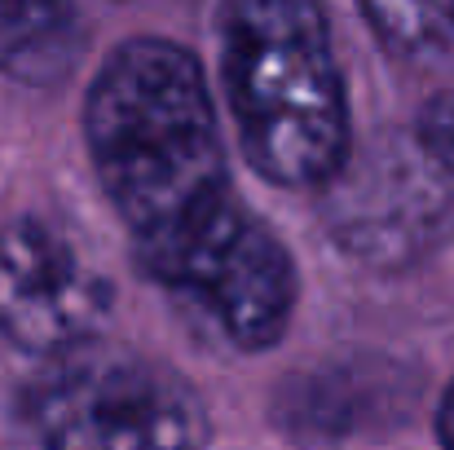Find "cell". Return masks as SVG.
<instances>
[{
  "label": "cell",
  "mask_w": 454,
  "mask_h": 450,
  "mask_svg": "<svg viewBox=\"0 0 454 450\" xmlns=\"http://www.w3.org/2000/svg\"><path fill=\"white\" fill-rule=\"evenodd\" d=\"M437 438H442L446 450H454V380L446 389V398H442V411H437Z\"/></svg>",
  "instance_id": "cell-8"
},
{
  "label": "cell",
  "mask_w": 454,
  "mask_h": 450,
  "mask_svg": "<svg viewBox=\"0 0 454 450\" xmlns=\"http://www.w3.org/2000/svg\"><path fill=\"white\" fill-rule=\"evenodd\" d=\"M393 53H454V0H357Z\"/></svg>",
  "instance_id": "cell-6"
},
{
  "label": "cell",
  "mask_w": 454,
  "mask_h": 450,
  "mask_svg": "<svg viewBox=\"0 0 454 450\" xmlns=\"http://www.w3.org/2000/svg\"><path fill=\"white\" fill-rule=\"evenodd\" d=\"M84 142L146 279L234 349H274L296 313V261L230 177L199 58L159 36L120 44L89 84Z\"/></svg>",
  "instance_id": "cell-1"
},
{
  "label": "cell",
  "mask_w": 454,
  "mask_h": 450,
  "mask_svg": "<svg viewBox=\"0 0 454 450\" xmlns=\"http://www.w3.org/2000/svg\"><path fill=\"white\" fill-rule=\"evenodd\" d=\"M415 138H419L424 150H428V154H433V159L454 177V89L437 93V98L424 107Z\"/></svg>",
  "instance_id": "cell-7"
},
{
  "label": "cell",
  "mask_w": 454,
  "mask_h": 450,
  "mask_svg": "<svg viewBox=\"0 0 454 450\" xmlns=\"http://www.w3.org/2000/svg\"><path fill=\"white\" fill-rule=\"evenodd\" d=\"M111 313L106 279L35 217L0 225V336L35 358H62L98 340Z\"/></svg>",
  "instance_id": "cell-4"
},
{
  "label": "cell",
  "mask_w": 454,
  "mask_h": 450,
  "mask_svg": "<svg viewBox=\"0 0 454 450\" xmlns=\"http://www.w3.org/2000/svg\"><path fill=\"white\" fill-rule=\"evenodd\" d=\"M221 89L247 163L283 190H326L353 159L348 93L317 0H225Z\"/></svg>",
  "instance_id": "cell-2"
},
{
  "label": "cell",
  "mask_w": 454,
  "mask_h": 450,
  "mask_svg": "<svg viewBox=\"0 0 454 450\" xmlns=\"http://www.w3.org/2000/svg\"><path fill=\"white\" fill-rule=\"evenodd\" d=\"M75 0H0V75L58 84L80 58Z\"/></svg>",
  "instance_id": "cell-5"
},
{
  "label": "cell",
  "mask_w": 454,
  "mask_h": 450,
  "mask_svg": "<svg viewBox=\"0 0 454 450\" xmlns=\"http://www.w3.org/2000/svg\"><path fill=\"white\" fill-rule=\"evenodd\" d=\"M22 420L40 450H207L212 438L181 371L98 340L44 362L22 393Z\"/></svg>",
  "instance_id": "cell-3"
}]
</instances>
